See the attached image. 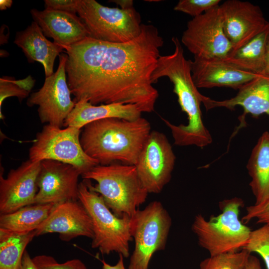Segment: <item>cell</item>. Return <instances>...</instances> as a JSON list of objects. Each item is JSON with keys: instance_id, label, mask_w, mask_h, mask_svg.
<instances>
[{"instance_id": "obj_1", "label": "cell", "mask_w": 269, "mask_h": 269, "mask_svg": "<svg viewBox=\"0 0 269 269\" xmlns=\"http://www.w3.org/2000/svg\"><path fill=\"white\" fill-rule=\"evenodd\" d=\"M163 40L151 24H142L135 38L111 43L91 37L64 48L67 82L76 103L136 105L142 113L154 110L158 97L151 76Z\"/></svg>"}, {"instance_id": "obj_2", "label": "cell", "mask_w": 269, "mask_h": 269, "mask_svg": "<svg viewBox=\"0 0 269 269\" xmlns=\"http://www.w3.org/2000/svg\"><path fill=\"white\" fill-rule=\"evenodd\" d=\"M172 41L174 52L159 56L151 81L154 84L163 77L170 80L181 110L187 114L188 124L176 126L166 119H161L170 129L175 145H195L203 148L212 143V138L202 120L200 105L203 95L193 82L190 60L185 58L181 42L176 37H173Z\"/></svg>"}, {"instance_id": "obj_3", "label": "cell", "mask_w": 269, "mask_h": 269, "mask_svg": "<svg viewBox=\"0 0 269 269\" xmlns=\"http://www.w3.org/2000/svg\"><path fill=\"white\" fill-rule=\"evenodd\" d=\"M151 132L150 123L142 117L134 121L106 118L85 126L80 142L86 153L100 165L121 161L135 165Z\"/></svg>"}, {"instance_id": "obj_4", "label": "cell", "mask_w": 269, "mask_h": 269, "mask_svg": "<svg viewBox=\"0 0 269 269\" xmlns=\"http://www.w3.org/2000/svg\"><path fill=\"white\" fill-rule=\"evenodd\" d=\"M117 216H133L148 193L142 185L135 165L98 164L81 175Z\"/></svg>"}, {"instance_id": "obj_5", "label": "cell", "mask_w": 269, "mask_h": 269, "mask_svg": "<svg viewBox=\"0 0 269 269\" xmlns=\"http://www.w3.org/2000/svg\"><path fill=\"white\" fill-rule=\"evenodd\" d=\"M244 206L240 198L225 199L219 203V215L212 216L209 220L201 214L195 217L192 230L200 246L210 256L238 252L247 244L252 231L239 219L240 208Z\"/></svg>"}, {"instance_id": "obj_6", "label": "cell", "mask_w": 269, "mask_h": 269, "mask_svg": "<svg viewBox=\"0 0 269 269\" xmlns=\"http://www.w3.org/2000/svg\"><path fill=\"white\" fill-rule=\"evenodd\" d=\"M78 200L85 207L91 219L93 237L91 247L103 255L116 252L124 258L130 256L131 217L116 215L106 205L102 197L92 190L87 179L79 183Z\"/></svg>"}, {"instance_id": "obj_7", "label": "cell", "mask_w": 269, "mask_h": 269, "mask_svg": "<svg viewBox=\"0 0 269 269\" xmlns=\"http://www.w3.org/2000/svg\"><path fill=\"white\" fill-rule=\"evenodd\" d=\"M77 13L90 37L98 40L125 43L137 37L141 31L140 16L134 7H109L95 0H79Z\"/></svg>"}, {"instance_id": "obj_8", "label": "cell", "mask_w": 269, "mask_h": 269, "mask_svg": "<svg viewBox=\"0 0 269 269\" xmlns=\"http://www.w3.org/2000/svg\"><path fill=\"white\" fill-rule=\"evenodd\" d=\"M131 234L134 249L129 269H149L153 254L164 250L172 222L162 203L154 201L131 217Z\"/></svg>"}, {"instance_id": "obj_9", "label": "cell", "mask_w": 269, "mask_h": 269, "mask_svg": "<svg viewBox=\"0 0 269 269\" xmlns=\"http://www.w3.org/2000/svg\"><path fill=\"white\" fill-rule=\"evenodd\" d=\"M82 129L68 127L61 129L50 124L38 132L29 150V159L33 161L53 160L71 165L81 173L99 164L88 155L80 142Z\"/></svg>"}, {"instance_id": "obj_10", "label": "cell", "mask_w": 269, "mask_h": 269, "mask_svg": "<svg viewBox=\"0 0 269 269\" xmlns=\"http://www.w3.org/2000/svg\"><path fill=\"white\" fill-rule=\"evenodd\" d=\"M219 6L193 17L187 24L181 43L194 57L223 59L232 49L224 31Z\"/></svg>"}, {"instance_id": "obj_11", "label": "cell", "mask_w": 269, "mask_h": 269, "mask_svg": "<svg viewBox=\"0 0 269 269\" xmlns=\"http://www.w3.org/2000/svg\"><path fill=\"white\" fill-rule=\"evenodd\" d=\"M67 54H60L56 71L45 77L42 87L32 93L27 100V105L38 106L37 112L41 123L61 128L75 103L71 98L66 72Z\"/></svg>"}, {"instance_id": "obj_12", "label": "cell", "mask_w": 269, "mask_h": 269, "mask_svg": "<svg viewBox=\"0 0 269 269\" xmlns=\"http://www.w3.org/2000/svg\"><path fill=\"white\" fill-rule=\"evenodd\" d=\"M175 159L166 136L151 131L135 165L138 178L148 193H160L170 181Z\"/></svg>"}, {"instance_id": "obj_13", "label": "cell", "mask_w": 269, "mask_h": 269, "mask_svg": "<svg viewBox=\"0 0 269 269\" xmlns=\"http://www.w3.org/2000/svg\"><path fill=\"white\" fill-rule=\"evenodd\" d=\"M219 6L224 33L232 45L231 51L269 27L260 7L249 1L227 0Z\"/></svg>"}, {"instance_id": "obj_14", "label": "cell", "mask_w": 269, "mask_h": 269, "mask_svg": "<svg viewBox=\"0 0 269 269\" xmlns=\"http://www.w3.org/2000/svg\"><path fill=\"white\" fill-rule=\"evenodd\" d=\"M80 175L81 172L71 165L53 160L41 161L33 204L55 205L78 200Z\"/></svg>"}, {"instance_id": "obj_15", "label": "cell", "mask_w": 269, "mask_h": 269, "mask_svg": "<svg viewBox=\"0 0 269 269\" xmlns=\"http://www.w3.org/2000/svg\"><path fill=\"white\" fill-rule=\"evenodd\" d=\"M41 161L28 159L14 169H11L5 178L0 166V213L7 214L32 205L38 191L37 178Z\"/></svg>"}, {"instance_id": "obj_16", "label": "cell", "mask_w": 269, "mask_h": 269, "mask_svg": "<svg viewBox=\"0 0 269 269\" xmlns=\"http://www.w3.org/2000/svg\"><path fill=\"white\" fill-rule=\"evenodd\" d=\"M34 232L35 237L57 233L61 240L67 242L79 236L93 237L91 219L79 200L54 205L47 218Z\"/></svg>"}, {"instance_id": "obj_17", "label": "cell", "mask_w": 269, "mask_h": 269, "mask_svg": "<svg viewBox=\"0 0 269 269\" xmlns=\"http://www.w3.org/2000/svg\"><path fill=\"white\" fill-rule=\"evenodd\" d=\"M190 64L197 88L224 87L239 90L260 75L238 69L220 58L194 57Z\"/></svg>"}, {"instance_id": "obj_18", "label": "cell", "mask_w": 269, "mask_h": 269, "mask_svg": "<svg viewBox=\"0 0 269 269\" xmlns=\"http://www.w3.org/2000/svg\"><path fill=\"white\" fill-rule=\"evenodd\" d=\"M30 12L45 36L52 38L54 42L63 48L90 36L85 25L76 14L35 8L30 10Z\"/></svg>"}, {"instance_id": "obj_19", "label": "cell", "mask_w": 269, "mask_h": 269, "mask_svg": "<svg viewBox=\"0 0 269 269\" xmlns=\"http://www.w3.org/2000/svg\"><path fill=\"white\" fill-rule=\"evenodd\" d=\"M238 90L235 97L223 101L214 100L203 95L202 103L207 111L218 107L234 110L237 106L242 107L244 110L242 121L247 114L255 118L264 114L269 116V76L260 75Z\"/></svg>"}, {"instance_id": "obj_20", "label": "cell", "mask_w": 269, "mask_h": 269, "mask_svg": "<svg viewBox=\"0 0 269 269\" xmlns=\"http://www.w3.org/2000/svg\"><path fill=\"white\" fill-rule=\"evenodd\" d=\"M13 42L21 49L28 62H38L42 65L45 77L53 74L55 59L64 49L48 40L34 21L26 29L17 32Z\"/></svg>"}, {"instance_id": "obj_21", "label": "cell", "mask_w": 269, "mask_h": 269, "mask_svg": "<svg viewBox=\"0 0 269 269\" xmlns=\"http://www.w3.org/2000/svg\"><path fill=\"white\" fill-rule=\"evenodd\" d=\"M141 113L136 105L112 103L94 105L87 100H81L75 103L63 126L82 129L92 122L110 118L134 121L141 117Z\"/></svg>"}, {"instance_id": "obj_22", "label": "cell", "mask_w": 269, "mask_h": 269, "mask_svg": "<svg viewBox=\"0 0 269 269\" xmlns=\"http://www.w3.org/2000/svg\"><path fill=\"white\" fill-rule=\"evenodd\" d=\"M247 168L252 178L250 186L260 204L269 197V132H264L253 148Z\"/></svg>"}, {"instance_id": "obj_23", "label": "cell", "mask_w": 269, "mask_h": 269, "mask_svg": "<svg viewBox=\"0 0 269 269\" xmlns=\"http://www.w3.org/2000/svg\"><path fill=\"white\" fill-rule=\"evenodd\" d=\"M269 35V27L244 45L230 52L222 59L241 70L263 74L266 66V49Z\"/></svg>"}, {"instance_id": "obj_24", "label": "cell", "mask_w": 269, "mask_h": 269, "mask_svg": "<svg viewBox=\"0 0 269 269\" xmlns=\"http://www.w3.org/2000/svg\"><path fill=\"white\" fill-rule=\"evenodd\" d=\"M53 204H32L0 215V228L18 233L35 231L47 218Z\"/></svg>"}, {"instance_id": "obj_25", "label": "cell", "mask_w": 269, "mask_h": 269, "mask_svg": "<svg viewBox=\"0 0 269 269\" xmlns=\"http://www.w3.org/2000/svg\"><path fill=\"white\" fill-rule=\"evenodd\" d=\"M34 231L18 233L0 228V269H18Z\"/></svg>"}, {"instance_id": "obj_26", "label": "cell", "mask_w": 269, "mask_h": 269, "mask_svg": "<svg viewBox=\"0 0 269 269\" xmlns=\"http://www.w3.org/2000/svg\"><path fill=\"white\" fill-rule=\"evenodd\" d=\"M250 255L242 249L210 256L201 262L199 269H246Z\"/></svg>"}, {"instance_id": "obj_27", "label": "cell", "mask_w": 269, "mask_h": 269, "mask_svg": "<svg viewBox=\"0 0 269 269\" xmlns=\"http://www.w3.org/2000/svg\"><path fill=\"white\" fill-rule=\"evenodd\" d=\"M35 80L31 75L19 80L13 77H2L0 79V117L3 119L1 113V106L4 99L9 97L15 96L19 101L28 97L34 85Z\"/></svg>"}, {"instance_id": "obj_28", "label": "cell", "mask_w": 269, "mask_h": 269, "mask_svg": "<svg viewBox=\"0 0 269 269\" xmlns=\"http://www.w3.org/2000/svg\"><path fill=\"white\" fill-rule=\"evenodd\" d=\"M250 253H256L264 260L267 269H269V225L252 231L246 246L243 249Z\"/></svg>"}, {"instance_id": "obj_29", "label": "cell", "mask_w": 269, "mask_h": 269, "mask_svg": "<svg viewBox=\"0 0 269 269\" xmlns=\"http://www.w3.org/2000/svg\"><path fill=\"white\" fill-rule=\"evenodd\" d=\"M220 1V0H180L174 10L195 17L218 6Z\"/></svg>"}, {"instance_id": "obj_30", "label": "cell", "mask_w": 269, "mask_h": 269, "mask_svg": "<svg viewBox=\"0 0 269 269\" xmlns=\"http://www.w3.org/2000/svg\"><path fill=\"white\" fill-rule=\"evenodd\" d=\"M37 269H87L84 263L78 259L59 263L52 256L40 255L32 258Z\"/></svg>"}, {"instance_id": "obj_31", "label": "cell", "mask_w": 269, "mask_h": 269, "mask_svg": "<svg viewBox=\"0 0 269 269\" xmlns=\"http://www.w3.org/2000/svg\"><path fill=\"white\" fill-rule=\"evenodd\" d=\"M253 219L257 220V223L269 225V197L260 204L248 206L241 221L245 224Z\"/></svg>"}, {"instance_id": "obj_32", "label": "cell", "mask_w": 269, "mask_h": 269, "mask_svg": "<svg viewBox=\"0 0 269 269\" xmlns=\"http://www.w3.org/2000/svg\"><path fill=\"white\" fill-rule=\"evenodd\" d=\"M79 0H45V9L76 14Z\"/></svg>"}, {"instance_id": "obj_33", "label": "cell", "mask_w": 269, "mask_h": 269, "mask_svg": "<svg viewBox=\"0 0 269 269\" xmlns=\"http://www.w3.org/2000/svg\"><path fill=\"white\" fill-rule=\"evenodd\" d=\"M18 269H37L32 260V258L30 257L26 251H25L23 254L22 261Z\"/></svg>"}, {"instance_id": "obj_34", "label": "cell", "mask_w": 269, "mask_h": 269, "mask_svg": "<svg viewBox=\"0 0 269 269\" xmlns=\"http://www.w3.org/2000/svg\"><path fill=\"white\" fill-rule=\"evenodd\" d=\"M101 262L103 264L102 269H126L124 263V257L122 255H119V259L115 265H110L104 260H102Z\"/></svg>"}, {"instance_id": "obj_35", "label": "cell", "mask_w": 269, "mask_h": 269, "mask_svg": "<svg viewBox=\"0 0 269 269\" xmlns=\"http://www.w3.org/2000/svg\"><path fill=\"white\" fill-rule=\"evenodd\" d=\"M246 269H262L259 259L255 256H249Z\"/></svg>"}, {"instance_id": "obj_36", "label": "cell", "mask_w": 269, "mask_h": 269, "mask_svg": "<svg viewBox=\"0 0 269 269\" xmlns=\"http://www.w3.org/2000/svg\"><path fill=\"white\" fill-rule=\"evenodd\" d=\"M109 1L115 3L117 5L120 6L121 8L123 9L134 7V1L132 0H113Z\"/></svg>"}, {"instance_id": "obj_37", "label": "cell", "mask_w": 269, "mask_h": 269, "mask_svg": "<svg viewBox=\"0 0 269 269\" xmlns=\"http://www.w3.org/2000/svg\"><path fill=\"white\" fill-rule=\"evenodd\" d=\"M269 77V35L268 38L266 49V66L263 74Z\"/></svg>"}, {"instance_id": "obj_38", "label": "cell", "mask_w": 269, "mask_h": 269, "mask_svg": "<svg viewBox=\"0 0 269 269\" xmlns=\"http://www.w3.org/2000/svg\"><path fill=\"white\" fill-rule=\"evenodd\" d=\"M12 3L11 0H0V9L1 10H5L10 8Z\"/></svg>"}]
</instances>
